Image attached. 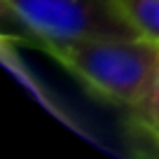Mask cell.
I'll use <instances>...</instances> for the list:
<instances>
[{"instance_id":"6da1fadb","label":"cell","mask_w":159,"mask_h":159,"mask_svg":"<svg viewBox=\"0 0 159 159\" xmlns=\"http://www.w3.org/2000/svg\"><path fill=\"white\" fill-rule=\"evenodd\" d=\"M61 66L96 94L134 112L145 101L159 63V42L136 38H89L47 47Z\"/></svg>"},{"instance_id":"7a4b0ae2","label":"cell","mask_w":159,"mask_h":159,"mask_svg":"<svg viewBox=\"0 0 159 159\" xmlns=\"http://www.w3.org/2000/svg\"><path fill=\"white\" fill-rule=\"evenodd\" d=\"M2 5L47 47L89 38H136L122 0H2Z\"/></svg>"},{"instance_id":"3957f363","label":"cell","mask_w":159,"mask_h":159,"mask_svg":"<svg viewBox=\"0 0 159 159\" xmlns=\"http://www.w3.org/2000/svg\"><path fill=\"white\" fill-rule=\"evenodd\" d=\"M140 35L159 42V0H122Z\"/></svg>"},{"instance_id":"277c9868","label":"cell","mask_w":159,"mask_h":159,"mask_svg":"<svg viewBox=\"0 0 159 159\" xmlns=\"http://www.w3.org/2000/svg\"><path fill=\"white\" fill-rule=\"evenodd\" d=\"M134 122L154 140L159 143V63L152 77V87H150L145 101L134 110Z\"/></svg>"}]
</instances>
